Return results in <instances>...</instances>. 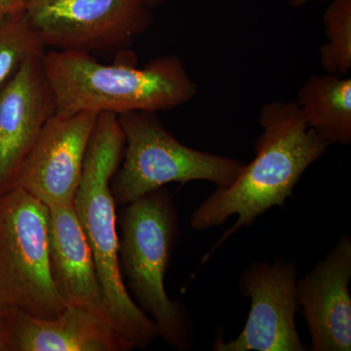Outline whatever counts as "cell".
Wrapping results in <instances>:
<instances>
[{
  "label": "cell",
  "mask_w": 351,
  "mask_h": 351,
  "mask_svg": "<svg viewBox=\"0 0 351 351\" xmlns=\"http://www.w3.org/2000/svg\"><path fill=\"white\" fill-rule=\"evenodd\" d=\"M328 43L320 62L328 73L343 75L351 68V0H334L324 14Z\"/></svg>",
  "instance_id": "2e32d148"
},
{
  "label": "cell",
  "mask_w": 351,
  "mask_h": 351,
  "mask_svg": "<svg viewBox=\"0 0 351 351\" xmlns=\"http://www.w3.org/2000/svg\"><path fill=\"white\" fill-rule=\"evenodd\" d=\"M125 136L123 158L110 182L117 205L129 204L171 182H213L228 188L243 172L237 159L186 147L164 127L156 112L117 115Z\"/></svg>",
  "instance_id": "5b68a950"
},
{
  "label": "cell",
  "mask_w": 351,
  "mask_h": 351,
  "mask_svg": "<svg viewBox=\"0 0 351 351\" xmlns=\"http://www.w3.org/2000/svg\"><path fill=\"white\" fill-rule=\"evenodd\" d=\"M144 1L152 9L154 7L160 5L161 3H163L164 0H144Z\"/></svg>",
  "instance_id": "d6986e66"
},
{
  "label": "cell",
  "mask_w": 351,
  "mask_h": 351,
  "mask_svg": "<svg viewBox=\"0 0 351 351\" xmlns=\"http://www.w3.org/2000/svg\"><path fill=\"white\" fill-rule=\"evenodd\" d=\"M13 306H11L0 295V351H7V337H8V321Z\"/></svg>",
  "instance_id": "e0dca14e"
},
{
  "label": "cell",
  "mask_w": 351,
  "mask_h": 351,
  "mask_svg": "<svg viewBox=\"0 0 351 351\" xmlns=\"http://www.w3.org/2000/svg\"><path fill=\"white\" fill-rule=\"evenodd\" d=\"M298 265L276 258L256 262L244 270L239 287L251 300L250 313L237 339H215V351H304L295 327L300 311L297 297Z\"/></svg>",
  "instance_id": "ba28073f"
},
{
  "label": "cell",
  "mask_w": 351,
  "mask_h": 351,
  "mask_svg": "<svg viewBox=\"0 0 351 351\" xmlns=\"http://www.w3.org/2000/svg\"><path fill=\"white\" fill-rule=\"evenodd\" d=\"M46 52L25 11L0 18V87L25 62L43 57Z\"/></svg>",
  "instance_id": "9a60e30c"
},
{
  "label": "cell",
  "mask_w": 351,
  "mask_h": 351,
  "mask_svg": "<svg viewBox=\"0 0 351 351\" xmlns=\"http://www.w3.org/2000/svg\"><path fill=\"white\" fill-rule=\"evenodd\" d=\"M27 0H0V18L24 12Z\"/></svg>",
  "instance_id": "ac0fdd59"
},
{
  "label": "cell",
  "mask_w": 351,
  "mask_h": 351,
  "mask_svg": "<svg viewBox=\"0 0 351 351\" xmlns=\"http://www.w3.org/2000/svg\"><path fill=\"white\" fill-rule=\"evenodd\" d=\"M119 223L120 267L138 306L171 348L191 350L193 318L182 302L169 298L164 283L180 235L172 195L163 186L124 205Z\"/></svg>",
  "instance_id": "277c9868"
},
{
  "label": "cell",
  "mask_w": 351,
  "mask_h": 351,
  "mask_svg": "<svg viewBox=\"0 0 351 351\" xmlns=\"http://www.w3.org/2000/svg\"><path fill=\"white\" fill-rule=\"evenodd\" d=\"M43 66L59 114L156 113L180 107L197 94L176 56L156 58L140 69L134 61L106 64L91 53L52 50L44 55Z\"/></svg>",
  "instance_id": "7a4b0ae2"
},
{
  "label": "cell",
  "mask_w": 351,
  "mask_h": 351,
  "mask_svg": "<svg viewBox=\"0 0 351 351\" xmlns=\"http://www.w3.org/2000/svg\"><path fill=\"white\" fill-rule=\"evenodd\" d=\"M98 115L54 113L25 158L16 186L48 207L73 204Z\"/></svg>",
  "instance_id": "9c48e42d"
},
{
  "label": "cell",
  "mask_w": 351,
  "mask_h": 351,
  "mask_svg": "<svg viewBox=\"0 0 351 351\" xmlns=\"http://www.w3.org/2000/svg\"><path fill=\"white\" fill-rule=\"evenodd\" d=\"M304 121L328 145L351 143V80L337 73L311 76L299 90Z\"/></svg>",
  "instance_id": "5bb4252c"
},
{
  "label": "cell",
  "mask_w": 351,
  "mask_h": 351,
  "mask_svg": "<svg viewBox=\"0 0 351 351\" xmlns=\"http://www.w3.org/2000/svg\"><path fill=\"white\" fill-rule=\"evenodd\" d=\"M258 122L263 133L256 157L237 181L215 189L191 217V228L202 232L237 216L212 252L239 228L250 226L274 207L283 208L293 196L304 171L326 152L328 145L309 128L295 101H276L263 106ZM211 252V253H212Z\"/></svg>",
  "instance_id": "6da1fadb"
},
{
  "label": "cell",
  "mask_w": 351,
  "mask_h": 351,
  "mask_svg": "<svg viewBox=\"0 0 351 351\" xmlns=\"http://www.w3.org/2000/svg\"><path fill=\"white\" fill-rule=\"evenodd\" d=\"M351 237H341L324 260L297 280V297L313 351L351 350Z\"/></svg>",
  "instance_id": "8fae6325"
},
{
  "label": "cell",
  "mask_w": 351,
  "mask_h": 351,
  "mask_svg": "<svg viewBox=\"0 0 351 351\" xmlns=\"http://www.w3.org/2000/svg\"><path fill=\"white\" fill-rule=\"evenodd\" d=\"M124 147L125 136L117 115L99 113L73 205L91 247L113 326L134 348L145 350L158 338V331L127 290L119 262L117 203L110 189Z\"/></svg>",
  "instance_id": "3957f363"
},
{
  "label": "cell",
  "mask_w": 351,
  "mask_h": 351,
  "mask_svg": "<svg viewBox=\"0 0 351 351\" xmlns=\"http://www.w3.org/2000/svg\"><path fill=\"white\" fill-rule=\"evenodd\" d=\"M43 57L25 62L0 87V196L15 188L25 158L56 113Z\"/></svg>",
  "instance_id": "30bf717a"
},
{
  "label": "cell",
  "mask_w": 351,
  "mask_h": 351,
  "mask_svg": "<svg viewBox=\"0 0 351 351\" xmlns=\"http://www.w3.org/2000/svg\"><path fill=\"white\" fill-rule=\"evenodd\" d=\"M49 226V207L25 189L0 196V295L34 317H56L66 306L51 274Z\"/></svg>",
  "instance_id": "8992f818"
},
{
  "label": "cell",
  "mask_w": 351,
  "mask_h": 351,
  "mask_svg": "<svg viewBox=\"0 0 351 351\" xmlns=\"http://www.w3.org/2000/svg\"><path fill=\"white\" fill-rule=\"evenodd\" d=\"M44 45L59 51L122 49L152 25L144 0H27Z\"/></svg>",
  "instance_id": "52a82bcc"
},
{
  "label": "cell",
  "mask_w": 351,
  "mask_h": 351,
  "mask_svg": "<svg viewBox=\"0 0 351 351\" xmlns=\"http://www.w3.org/2000/svg\"><path fill=\"white\" fill-rule=\"evenodd\" d=\"M49 211L50 269L58 294L66 306L85 309L112 324L91 247L75 205L51 206Z\"/></svg>",
  "instance_id": "4fadbf2b"
},
{
  "label": "cell",
  "mask_w": 351,
  "mask_h": 351,
  "mask_svg": "<svg viewBox=\"0 0 351 351\" xmlns=\"http://www.w3.org/2000/svg\"><path fill=\"white\" fill-rule=\"evenodd\" d=\"M7 351H130L134 350L110 321L75 306L53 318L34 317L13 307Z\"/></svg>",
  "instance_id": "7c38bea8"
}]
</instances>
